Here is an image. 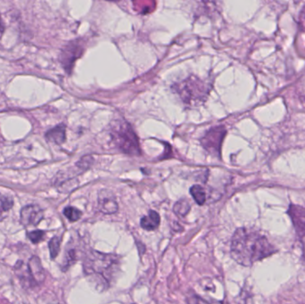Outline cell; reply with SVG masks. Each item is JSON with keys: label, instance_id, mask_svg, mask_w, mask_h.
I'll return each instance as SVG.
<instances>
[{"label": "cell", "instance_id": "44dd1931", "mask_svg": "<svg viewBox=\"0 0 305 304\" xmlns=\"http://www.w3.org/2000/svg\"><path fill=\"white\" fill-rule=\"evenodd\" d=\"M4 31H5V24H4L2 19L0 17V37L3 34Z\"/></svg>", "mask_w": 305, "mask_h": 304}, {"label": "cell", "instance_id": "d6986e66", "mask_svg": "<svg viewBox=\"0 0 305 304\" xmlns=\"http://www.w3.org/2000/svg\"><path fill=\"white\" fill-rule=\"evenodd\" d=\"M13 205H14V202L9 197H3V198H1V207H2L4 211L10 210Z\"/></svg>", "mask_w": 305, "mask_h": 304}, {"label": "cell", "instance_id": "ffe728a7", "mask_svg": "<svg viewBox=\"0 0 305 304\" xmlns=\"http://www.w3.org/2000/svg\"><path fill=\"white\" fill-rule=\"evenodd\" d=\"M299 21H300V25H301V26H304L305 27V6L303 7V8H302V11H301Z\"/></svg>", "mask_w": 305, "mask_h": 304}, {"label": "cell", "instance_id": "ac0fdd59", "mask_svg": "<svg viewBox=\"0 0 305 304\" xmlns=\"http://www.w3.org/2000/svg\"><path fill=\"white\" fill-rule=\"evenodd\" d=\"M92 163H93V159L90 156H85L83 158H81L77 163L76 166L81 170H88L89 167L91 166Z\"/></svg>", "mask_w": 305, "mask_h": 304}, {"label": "cell", "instance_id": "30bf717a", "mask_svg": "<svg viewBox=\"0 0 305 304\" xmlns=\"http://www.w3.org/2000/svg\"><path fill=\"white\" fill-rule=\"evenodd\" d=\"M29 272L31 274L32 280L37 283H42L46 277L45 270L43 269L41 262L39 257L33 256L30 259L28 263Z\"/></svg>", "mask_w": 305, "mask_h": 304}, {"label": "cell", "instance_id": "52a82bcc", "mask_svg": "<svg viewBox=\"0 0 305 304\" xmlns=\"http://www.w3.org/2000/svg\"><path fill=\"white\" fill-rule=\"evenodd\" d=\"M288 214L291 219L297 237L302 242L305 239V207L291 204L289 205Z\"/></svg>", "mask_w": 305, "mask_h": 304}, {"label": "cell", "instance_id": "9c48e42d", "mask_svg": "<svg viewBox=\"0 0 305 304\" xmlns=\"http://www.w3.org/2000/svg\"><path fill=\"white\" fill-rule=\"evenodd\" d=\"M99 208L105 214H112L118 211V204L112 192L102 190L99 193Z\"/></svg>", "mask_w": 305, "mask_h": 304}, {"label": "cell", "instance_id": "4fadbf2b", "mask_svg": "<svg viewBox=\"0 0 305 304\" xmlns=\"http://www.w3.org/2000/svg\"><path fill=\"white\" fill-rule=\"evenodd\" d=\"M190 194L197 205H203L206 202V193L200 185H194L193 187L190 188Z\"/></svg>", "mask_w": 305, "mask_h": 304}, {"label": "cell", "instance_id": "ba28073f", "mask_svg": "<svg viewBox=\"0 0 305 304\" xmlns=\"http://www.w3.org/2000/svg\"><path fill=\"white\" fill-rule=\"evenodd\" d=\"M44 217V212L39 206L27 205L21 211V223L24 226H37Z\"/></svg>", "mask_w": 305, "mask_h": 304}, {"label": "cell", "instance_id": "277c9868", "mask_svg": "<svg viewBox=\"0 0 305 304\" xmlns=\"http://www.w3.org/2000/svg\"><path fill=\"white\" fill-rule=\"evenodd\" d=\"M175 91L186 106H193L204 102L210 92V85L201 79L191 76L182 82L172 86Z\"/></svg>", "mask_w": 305, "mask_h": 304}, {"label": "cell", "instance_id": "8fae6325", "mask_svg": "<svg viewBox=\"0 0 305 304\" xmlns=\"http://www.w3.org/2000/svg\"><path fill=\"white\" fill-rule=\"evenodd\" d=\"M46 138L48 141L55 143L56 145H61L65 141L66 134H65V126L63 124L57 125L51 129L46 133Z\"/></svg>", "mask_w": 305, "mask_h": 304}, {"label": "cell", "instance_id": "2e32d148", "mask_svg": "<svg viewBox=\"0 0 305 304\" xmlns=\"http://www.w3.org/2000/svg\"><path fill=\"white\" fill-rule=\"evenodd\" d=\"M60 244H61V239L59 237H54L49 243V248H50V256L51 259L56 258L60 251Z\"/></svg>", "mask_w": 305, "mask_h": 304}, {"label": "cell", "instance_id": "8992f818", "mask_svg": "<svg viewBox=\"0 0 305 304\" xmlns=\"http://www.w3.org/2000/svg\"><path fill=\"white\" fill-rule=\"evenodd\" d=\"M83 47L81 46V43L78 41H72L63 47L60 55V61L67 72L70 73L73 70L74 62L81 57Z\"/></svg>", "mask_w": 305, "mask_h": 304}, {"label": "cell", "instance_id": "5bb4252c", "mask_svg": "<svg viewBox=\"0 0 305 304\" xmlns=\"http://www.w3.org/2000/svg\"><path fill=\"white\" fill-rule=\"evenodd\" d=\"M173 211L177 215L184 217L190 211V202H187L186 199H181V200H179V201L176 202L174 207H173Z\"/></svg>", "mask_w": 305, "mask_h": 304}, {"label": "cell", "instance_id": "3957f363", "mask_svg": "<svg viewBox=\"0 0 305 304\" xmlns=\"http://www.w3.org/2000/svg\"><path fill=\"white\" fill-rule=\"evenodd\" d=\"M110 135L112 141L120 151L129 156L140 155L138 138L126 120H114L111 124Z\"/></svg>", "mask_w": 305, "mask_h": 304}, {"label": "cell", "instance_id": "9a60e30c", "mask_svg": "<svg viewBox=\"0 0 305 304\" xmlns=\"http://www.w3.org/2000/svg\"><path fill=\"white\" fill-rule=\"evenodd\" d=\"M63 214L70 221H77L81 219V215H82V213L79 209L73 207V206H68L64 209Z\"/></svg>", "mask_w": 305, "mask_h": 304}, {"label": "cell", "instance_id": "7a4b0ae2", "mask_svg": "<svg viewBox=\"0 0 305 304\" xmlns=\"http://www.w3.org/2000/svg\"><path fill=\"white\" fill-rule=\"evenodd\" d=\"M119 257L114 255L91 251L85 258L86 276L97 290L105 291L111 287L120 272Z\"/></svg>", "mask_w": 305, "mask_h": 304}, {"label": "cell", "instance_id": "5b68a950", "mask_svg": "<svg viewBox=\"0 0 305 304\" xmlns=\"http://www.w3.org/2000/svg\"><path fill=\"white\" fill-rule=\"evenodd\" d=\"M226 129L223 126L213 128L201 138V144L207 152L215 157L221 156L222 142L226 135Z\"/></svg>", "mask_w": 305, "mask_h": 304}, {"label": "cell", "instance_id": "6da1fadb", "mask_svg": "<svg viewBox=\"0 0 305 304\" xmlns=\"http://www.w3.org/2000/svg\"><path fill=\"white\" fill-rule=\"evenodd\" d=\"M230 251L236 262L240 265L250 267L256 262L273 255L277 252V249L259 231L240 227L232 237Z\"/></svg>", "mask_w": 305, "mask_h": 304}, {"label": "cell", "instance_id": "7c38bea8", "mask_svg": "<svg viewBox=\"0 0 305 304\" xmlns=\"http://www.w3.org/2000/svg\"><path fill=\"white\" fill-rule=\"evenodd\" d=\"M160 221L161 219L157 212L150 211L148 216H145L141 219L140 225L142 229L148 231H152L157 229L160 225Z\"/></svg>", "mask_w": 305, "mask_h": 304}, {"label": "cell", "instance_id": "7402d4cb", "mask_svg": "<svg viewBox=\"0 0 305 304\" xmlns=\"http://www.w3.org/2000/svg\"><path fill=\"white\" fill-rule=\"evenodd\" d=\"M132 304H136V303H132Z\"/></svg>", "mask_w": 305, "mask_h": 304}, {"label": "cell", "instance_id": "e0dca14e", "mask_svg": "<svg viewBox=\"0 0 305 304\" xmlns=\"http://www.w3.org/2000/svg\"><path fill=\"white\" fill-rule=\"evenodd\" d=\"M45 235L46 234L42 230H34L28 233L27 236L33 244H39V242H41L44 239Z\"/></svg>", "mask_w": 305, "mask_h": 304}]
</instances>
